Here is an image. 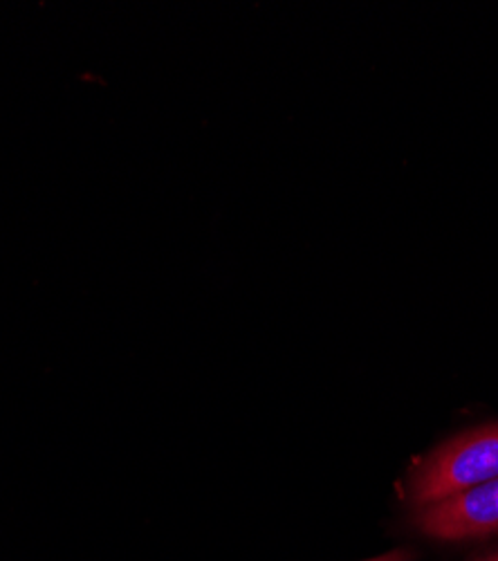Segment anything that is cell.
<instances>
[{
    "instance_id": "2",
    "label": "cell",
    "mask_w": 498,
    "mask_h": 561,
    "mask_svg": "<svg viewBox=\"0 0 498 561\" xmlns=\"http://www.w3.org/2000/svg\"><path fill=\"white\" fill-rule=\"evenodd\" d=\"M416 526L422 535L442 541L498 533V477L456 496L420 507Z\"/></svg>"
},
{
    "instance_id": "4",
    "label": "cell",
    "mask_w": 498,
    "mask_h": 561,
    "mask_svg": "<svg viewBox=\"0 0 498 561\" xmlns=\"http://www.w3.org/2000/svg\"><path fill=\"white\" fill-rule=\"evenodd\" d=\"M480 561H498V554H494V557H487V559H480Z\"/></svg>"
},
{
    "instance_id": "3",
    "label": "cell",
    "mask_w": 498,
    "mask_h": 561,
    "mask_svg": "<svg viewBox=\"0 0 498 561\" xmlns=\"http://www.w3.org/2000/svg\"><path fill=\"white\" fill-rule=\"evenodd\" d=\"M367 561H412V554L406 550H393V552H386L382 557H373V559H367Z\"/></svg>"
},
{
    "instance_id": "1",
    "label": "cell",
    "mask_w": 498,
    "mask_h": 561,
    "mask_svg": "<svg viewBox=\"0 0 498 561\" xmlns=\"http://www.w3.org/2000/svg\"><path fill=\"white\" fill-rule=\"evenodd\" d=\"M498 477V423L476 427L436 447L418 467L409 501L420 510Z\"/></svg>"
}]
</instances>
